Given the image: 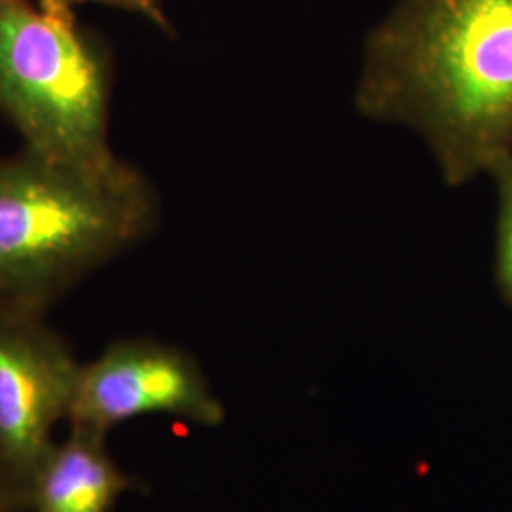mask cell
I'll return each instance as SVG.
<instances>
[{
  "instance_id": "obj_1",
  "label": "cell",
  "mask_w": 512,
  "mask_h": 512,
  "mask_svg": "<svg viewBox=\"0 0 512 512\" xmlns=\"http://www.w3.org/2000/svg\"><path fill=\"white\" fill-rule=\"evenodd\" d=\"M359 110L427 143L450 184L512 154V0H399L366 42Z\"/></svg>"
},
{
  "instance_id": "obj_8",
  "label": "cell",
  "mask_w": 512,
  "mask_h": 512,
  "mask_svg": "<svg viewBox=\"0 0 512 512\" xmlns=\"http://www.w3.org/2000/svg\"><path fill=\"white\" fill-rule=\"evenodd\" d=\"M55 2H61V4H67V6H73L78 2H103V4H110V6H116V8L128 10L131 14L143 16L150 23H154L156 27H160L164 31H171V23L165 16L164 8L158 0H55Z\"/></svg>"
},
{
  "instance_id": "obj_4",
  "label": "cell",
  "mask_w": 512,
  "mask_h": 512,
  "mask_svg": "<svg viewBox=\"0 0 512 512\" xmlns=\"http://www.w3.org/2000/svg\"><path fill=\"white\" fill-rule=\"evenodd\" d=\"M80 368L44 311L0 304V476L25 511L55 425L69 420Z\"/></svg>"
},
{
  "instance_id": "obj_3",
  "label": "cell",
  "mask_w": 512,
  "mask_h": 512,
  "mask_svg": "<svg viewBox=\"0 0 512 512\" xmlns=\"http://www.w3.org/2000/svg\"><path fill=\"white\" fill-rule=\"evenodd\" d=\"M110 65L55 0H0V112L25 150L105 181L141 173L109 141Z\"/></svg>"
},
{
  "instance_id": "obj_5",
  "label": "cell",
  "mask_w": 512,
  "mask_h": 512,
  "mask_svg": "<svg viewBox=\"0 0 512 512\" xmlns=\"http://www.w3.org/2000/svg\"><path fill=\"white\" fill-rule=\"evenodd\" d=\"M147 414L219 425L224 406L192 355L150 338L112 342L82 365L69 425L107 435L114 425Z\"/></svg>"
},
{
  "instance_id": "obj_6",
  "label": "cell",
  "mask_w": 512,
  "mask_h": 512,
  "mask_svg": "<svg viewBox=\"0 0 512 512\" xmlns=\"http://www.w3.org/2000/svg\"><path fill=\"white\" fill-rule=\"evenodd\" d=\"M133 488L112 459L107 435L71 425L38 469L31 512H110L120 495Z\"/></svg>"
},
{
  "instance_id": "obj_9",
  "label": "cell",
  "mask_w": 512,
  "mask_h": 512,
  "mask_svg": "<svg viewBox=\"0 0 512 512\" xmlns=\"http://www.w3.org/2000/svg\"><path fill=\"white\" fill-rule=\"evenodd\" d=\"M0 512H25L18 495L10 490V486L0 476Z\"/></svg>"
},
{
  "instance_id": "obj_7",
  "label": "cell",
  "mask_w": 512,
  "mask_h": 512,
  "mask_svg": "<svg viewBox=\"0 0 512 512\" xmlns=\"http://www.w3.org/2000/svg\"><path fill=\"white\" fill-rule=\"evenodd\" d=\"M490 175L497 184V279L512 302V154L492 167Z\"/></svg>"
},
{
  "instance_id": "obj_2",
  "label": "cell",
  "mask_w": 512,
  "mask_h": 512,
  "mask_svg": "<svg viewBox=\"0 0 512 512\" xmlns=\"http://www.w3.org/2000/svg\"><path fill=\"white\" fill-rule=\"evenodd\" d=\"M154 220L143 175L105 181L25 148L0 158V304L46 310L148 236Z\"/></svg>"
}]
</instances>
